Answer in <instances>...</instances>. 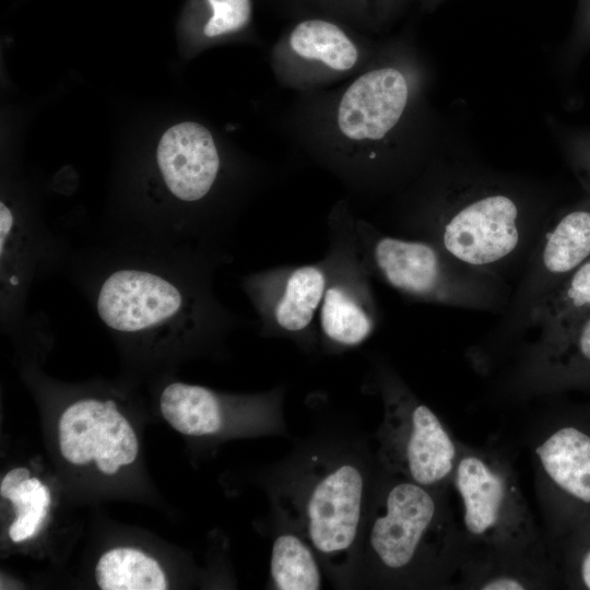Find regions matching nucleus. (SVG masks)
I'll return each instance as SVG.
<instances>
[{
  "instance_id": "nucleus-26",
  "label": "nucleus",
  "mask_w": 590,
  "mask_h": 590,
  "mask_svg": "<svg viewBox=\"0 0 590 590\" xmlns=\"http://www.w3.org/2000/svg\"><path fill=\"white\" fill-rule=\"evenodd\" d=\"M586 166H587L588 175H589V177H590V155H589V157H588V160H587Z\"/></svg>"
},
{
  "instance_id": "nucleus-8",
  "label": "nucleus",
  "mask_w": 590,
  "mask_h": 590,
  "mask_svg": "<svg viewBox=\"0 0 590 590\" xmlns=\"http://www.w3.org/2000/svg\"><path fill=\"white\" fill-rule=\"evenodd\" d=\"M326 287L318 312L320 349L338 354L366 342L379 310L355 231V216L340 202L327 220Z\"/></svg>"
},
{
  "instance_id": "nucleus-13",
  "label": "nucleus",
  "mask_w": 590,
  "mask_h": 590,
  "mask_svg": "<svg viewBox=\"0 0 590 590\" xmlns=\"http://www.w3.org/2000/svg\"><path fill=\"white\" fill-rule=\"evenodd\" d=\"M409 92L406 78L396 68L384 67L362 74L340 99V132L352 142L381 140L400 121Z\"/></svg>"
},
{
  "instance_id": "nucleus-4",
  "label": "nucleus",
  "mask_w": 590,
  "mask_h": 590,
  "mask_svg": "<svg viewBox=\"0 0 590 590\" xmlns=\"http://www.w3.org/2000/svg\"><path fill=\"white\" fill-rule=\"evenodd\" d=\"M355 231L373 278L406 298L473 310L508 302L502 276L468 267L433 241L392 236L357 217Z\"/></svg>"
},
{
  "instance_id": "nucleus-22",
  "label": "nucleus",
  "mask_w": 590,
  "mask_h": 590,
  "mask_svg": "<svg viewBox=\"0 0 590 590\" xmlns=\"http://www.w3.org/2000/svg\"><path fill=\"white\" fill-rule=\"evenodd\" d=\"M212 15L204 26V35L216 37L244 28L251 17V0H208Z\"/></svg>"
},
{
  "instance_id": "nucleus-11",
  "label": "nucleus",
  "mask_w": 590,
  "mask_h": 590,
  "mask_svg": "<svg viewBox=\"0 0 590 590\" xmlns=\"http://www.w3.org/2000/svg\"><path fill=\"white\" fill-rule=\"evenodd\" d=\"M590 258V203L577 204L542 232L500 330H526L533 309Z\"/></svg>"
},
{
  "instance_id": "nucleus-2",
  "label": "nucleus",
  "mask_w": 590,
  "mask_h": 590,
  "mask_svg": "<svg viewBox=\"0 0 590 590\" xmlns=\"http://www.w3.org/2000/svg\"><path fill=\"white\" fill-rule=\"evenodd\" d=\"M364 456L321 447L285 465L270 485L285 524L316 552L340 587L357 583L365 523L377 484Z\"/></svg>"
},
{
  "instance_id": "nucleus-16",
  "label": "nucleus",
  "mask_w": 590,
  "mask_h": 590,
  "mask_svg": "<svg viewBox=\"0 0 590 590\" xmlns=\"http://www.w3.org/2000/svg\"><path fill=\"white\" fill-rule=\"evenodd\" d=\"M553 576L543 547L508 551L463 545L456 579L469 589L524 590L545 588Z\"/></svg>"
},
{
  "instance_id": "nucleus-12",
  "label": "nucleus",
  "mask_w": 590,
  "mask_h": 590,
  "mask_svg": "<svg viewBox=\"0 0 590 590\" xmlns=\"http://www.w3.org/2000/svg\"><path fill=\"white\" fill-rule=\"evenodd\" d=\"M62 458L73 465L94 462L105 475H115L139 453L137 434L114 400L83 398L69 404L58 421Z\"/></svg>"
},
{
  "instance_id": "nucleus-23",
  "label": "nucleus",
  "mask_w": 590,
  "mask_h": 590,
  "mask_svg": "<svg viewBox=\"0 0 590 590\" xmlns=\"http://www.w3.org/2000/svg\"><path fill=\"white\" fill-rule=\"evenodd\" d=\"M566 552V578L575 588L590 590V519L573 530Z\"/></svg>"
},
{
  "instance_id": "nucleus-5",
  "label": "nucleus",
  "mask_w": 590,
  "mask_h": 590,
  "mask_svg": "<svg viewBox=\"0 0 590 590\" xmlns=\"http://www.w3.org/2000/svg\"><path fill=\"white\" fill-rule=\"evenodd\" d=\"M417 238L441 247L473 269L500 276L532 237L528 213L514 196L498 189L465 193L408 222Z\"/></svg>"
},
{
  "instance_id": "nucleus-17",
  "label": "nucleus",
  "mask_w": 590,
  "mask_h": 590,
  "mask_svg": "<svg viewBox=\"0 0 590 590\" xmlns=\"http://www.w3.org/2000/svg\"><path fill=\"white\" fill-rule=\"evenodd\" d=\"M273 390L227 399L206 387L180 381L167 385L160 398V409L166 422L178 433L192 436H213L226 427L229 413L264 406L274 401Z\"/></svg>"
},
{
  "instance_id": "nucleus-20",
  "label": "nucleus",
  "mask_w": 590,
  "mask_h": 590,
  "mask_svg": "<svg viewBox=\"0 0 590 590\" xmlns=\"http://www.w3.org/2000/svg\"><path fill=\"white\" fill-rule=\"evenodd\" d=\"M321 563L310 544L296 530L275 535L270 560L271 586L279 590L321 588Z\"/></svg>"
},
{
  "instance_id": "nucleus-24",
  "label": "nucleus",
  "mask_w": 590,
  "mask_h": 590,
  "mask_svg": "<svg viewBox=\"0 0 590 590\" xmlns=\"http://www.w3.org/2000/svg\"><path fill=\"white\" fill-rule=\"evenodd\" d=\"M48 509L49 507H37L16 516L9 528L10 539L17 543L34 536L46 518Z\"/></svg>"
},
{
  "instance_id": "nucleus-7",
  "label": "nucleus",
  "mask_w": 590,
  "mask_h": 590,
  "mask_svg": "<svg viewBox=\"0 0 590 590\" xmlns=\"http://www.w3.org/2000/svg\"><path fill=\"white\" fill-rule=\"evenodd\" d=\"M450 486L460 503L463 545L508 551L543 547L515 472L504 459L460 444Z\"/></svg>"
},
{
  "instance_id": "nucleus-9",
  "label": "nucleus",
  "mask_w": 590,
  "mask_h": 590,
  "mask_svg": "<svg viewBox=\"0 0 590 590\" xmlns=\"http://www.w3.org/2000/svg\"><path fill=\"white\" fill-rule=\"evenodd\" d=\"M326 259L248 273L240 286L257 316L259 334L285 339L307 353L320 347L316 318L326 287Z\"/></svg>"
},
{
  "instance_id": "nucleus-3",
  "label": "nucleus",
  "mask_w": 590,
  "mask_h": 590,
  "mask_svg": "<svg viewBox=\"0 0 590 590\" xmlns=\"http://www.w3.org/2000/svg\"><path fill=\"white\" fill-rule=\"evenodd\" d=\"M446 492L381 471L365 523L357 582L389 588L453 583L463 542Z\"/></svg>"
},
{
  "instance_id": "nucleus-15",
  "label": "nucleus",
  "mask_w": 590,
  "mask_h": 590,
  "mask_svg": "<svg viewBox=\"0 0 590 590\" xmlns=\"http://www.w3.org/2000/svg\"><path fill=\"white\" fill-rule=\"evenodd\" d=\"M511 382L526 392L590 389V316L554 342L530 345Z\"/></svg>"
},
{
  "instance_id": "nucleus-18",
  "label": "nucleus",
  "mask_w": 590,
  "mask_h": 590,
  "mask_svg": "<svg viewBox=\"0 0 590 590\" xmlns=\"http://www.w3.org/2000/svg\"><path fill=\"white\" fill-rule=\"evenodd\" d=\"M590 316V258L570 273L531 312L528 328L539 330L532 345H543L565 335Z\"/></svg>"
},
{
  "instance_id": "nucleus-14",
  "label": "nucleus",
  "mask_w": 590,
  "mask_h": 590,
  "mask_svg": "<svg viewBox=\"0 0 590 590\" xmlns=\"http://www.w3.org/2000/svg\"><path fill=\"white\" fill-rule=\"evenodd\" d=\"M156 162L166 188L188 204L205 199L221 172V158L212 134L196 122L170 127L160 140Z\"/></svg>"
},
{
  "instance_id": "nucleus-19",
  "label": "nucleus",
  "mask_w": 590,
  "mask_h": 590,
  "mask_svg": "<svg viewBox=\"0 0 590 590\" xmlns=\"http://www.w3.org/2000/svg\"><path fill=\"white\" fill-rule=\"evenodd\" d=\"M290 51L299 60L322 66L331 72H346L358 60V50L338 25L324 20L298 23L287 40Z\"/></svg>"
},
{
  "instance_id": "nucleus-10",
  "label": "nucleus",
  "mask_w": 590,
  "mask_h": 590,
  "mask_svg": "<svg viewBox=\"0 0 590 590\" xmlns=\"http://www.w3.org/2000/svg\"><path fill=\"white\" fill-rule=\"evenodd\" d=\"M543 508L555 529L575 530L590 519V427L562 422L546 429L533 448Z\"/></svg>"
},
{
  "instance_id": "nucleus-6",
  "label": "nucleus",
  "mask_w": 590,
  "mask_h": 590,
  "mask_svg": "<svg viewBox=\"0 0 590 590\" xmlns=\"http://www.w3.org/2000/svg\"><path fill=\"white\" fill-rule=\"evenodd\" d=\"M374 369L384 402V418L376 437V458L381 471L447 491L460 444L390 365L378 359Z\"/></svg>"
},
{
  "instance_id": "nucleus-1",
  "label": "nucleus",
  "mask_w": 590,
  "mask_h": 590,
  "mask_svg": "<svg viewBox=\"0 0 590 590\" xmlns=\"http://www.w3.org/2000/svg\"><path fill=\"white\" fill-rule=\"evenodd\" d=\"M226 260L221 249L188 245L172 268L142 261L119 264L95 288L96 314L127 339L193 347L216 343L241 323L213 292V273Z\"/></svg>"
},
{
  "instance_id": "nucleus-21",
  "label": "nucleus",
  "mask_w": 590,
  "mask_h": 590,
  "mask_svg": "<svg viewBox=\"0 0 590 590\" xmlns=\"http://www.w3.org/2000/svg\"><path fill=\"white\" fill-rule=\"evenodd\" d=\"M95 580L102 590H165L168 586L155 558L127 546L108 550L99 557Z\"/></svg>"
},
{
  "instance_id": "nucleus-25",
  "label": "nucleus",
  "mask_w": 590,
  "mask_h": 590,
  "mask_svg": "<svg viewBox=\"0 0 590 590\" xmlns=\"http://www.w3.org/2000/svg\"><path fill=\"white\" fill-rule=\"evenodd\" d=\"M31 477V471L27 468L19 467L10 470L0 482V495H4L24 480Z\"/></svg>"
}]
</instances>
